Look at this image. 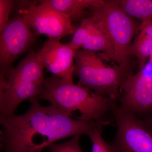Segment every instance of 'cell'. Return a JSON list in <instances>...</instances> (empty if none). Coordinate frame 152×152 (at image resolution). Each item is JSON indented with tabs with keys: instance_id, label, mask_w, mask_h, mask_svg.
I'll list each match as a JSON object with an SVG mask.
<instances>
[{
	"instance_id": "obj_1",
	"label": "cell",
	"mask_w": 152,
	"mask_h": 152,
	"mask_svg": "<svg viewBox=\"0 0 152 152\" xmlns=\"http://www.w3.org/2000/svg\"><path fill=\"white\" fill-rule=\"evenodd\" d=\"M30 101L25 113L0 118L1 145L5 152H42L59 140L88 136L99 124L75 119L51 104L41 105L37 97Z\"/></svg>"
},
{
	"instance_id": "obj_2",
	"label": "cell",
	"mask_w": 152,
	"mask_h": 152,
	"mask_svg": "<svg viewBox=\"0 0 152 152\" xmlns=\"http://www.w3.org/2000/svg\"><path fill=\"white\" fill-rule=\"evenodd\" d=\"M37 99L48 101L56 108L72 117L76 111L77 119L88 122L103 123L104 117L113 111L118 105L115 100L103 97L80 83L55 75L45 79L44 90Z\"/></svg>"
},
{
	"instance_id": "obj_3",
	"label": "cell",
	"mask_w": 152,
	"mask_h": 152,
	"mask_svg": "<svg viewBox=\"0 0 152 152\" xmlns=\"http://www.w3.org/2000/svg\"><path fill=\"white\" fill-rule=\"evenodd\" d=\"M44 68L37 53L32 51L15 69L1 72L0 118L14 115L21 103L42 93Z\"/></svg>"
},
{
	"instance_id": "obj_4",
	"label": "cell",
	"mask_w": 152,
	"mask_h": 152,
	"mask_svg": "<svg viewBox=\"0 0 152 152\" xmlns=\"http://www.w3.org/2000/svg\"><path fill=\"white\" fill-rule=\"evenodd\" d=\"M74 73L79 83L103 97L117 100L120 90L129 74L119 66L106 65L95 52L80 49L75 51Z\"/></svg>"
},
{
	"instance_id": "obj_5",
	"label": "cell",
	"mask_w": 152,
	"mask_h": 152,
	"mask_svg": "<svg viewBox=\"0 0 152 152\" xmlns=\"http://www.w3.org/2000/svg\"><path fill=\"white\" fill-rule=\"evenodd\" d=\"M91 16L103 28L113 47L114 61L128 71L131 48L138 26L123 10L119 1H103L90 10Z\"/></svg>"
},
{
	"instance_id": "obj_6",
	"label": "cell",
	"mask_w": 152,
	"mask_h": 152,
	"mask_svg": "<svg viewBox=\"0 0 152 152\" xmlns=\"http://www.w3.org/2000/svg\"><path fill=\"white\" fill-rule=\"evenodd\" d=\"M18 14L35 35H45L50 39L60 41L73 35L77 28L68 17L42 1L26 4Z\"/></svg>"
},
{
	"instance_id": "obj_7",
	"label": "cell",
	"mask_w": 152,
	"mask_h": 152,
	"mask_svg": "<svg viewBox=\"0 0 152 152\" xmlns=\"http://www.w3.org/2000/svg\"><path fill=\"white\" fill-rule=\"evenodd\" d=\"M113 113L117 131L109 144L112 152H152V129L138 115L118 107Z\"/></svg>"
},
{
	"instance_id": "obj_8",
	"label": "cell",
	"mask_w": 152,
	"mask_h": 152,
	"mask_svg": "<svg viewBox=\"0 0 152 152\" xmlns=\"http://www.w3.org/2000/svg\"><path fill=\"white\" fill-rule=\"evenodd\" d=\"M123 93L118 108L123 111L138 115L152 110V71L140 70L135 74H129L123 83Z\"/></svg>"
},
{
	"instance_id": "obj_9",
	"label": "cell",
	"mask_w": 152,
	"mask_h": 152,
	"mask_svg": "<svg viewBox=\"0 0 152 152\" xmlns=\"http://www.w3.org/2000/svg\"><path fill=\"white\" fill-rule=\"evenodd\" d=\"M35 40V35L18 14L10 20L0 33L1 71L10 69L11 66L23 53L26 51Z\"/></svg>"
},
{
	"instance_id": "obj_10",
	"label": "cell",
	"mask_w": 152,
	"mask_h": 152,
	"mask_svg": "<svg viewBox=\"0 0 152 152\" xmlns=\"http://www.w3.org/2000/svg\"><path fill=\"white\" fill-rule=\"evenodd\" d=\"M75 50L60 41L48 39L37 53L44 68L54 75L73 81Z\"/></svg>"
},
{
	"instance_id": "obj_11",
	"label": "cell",
	"mask_w": 152,
	"mask_h": 152,
	"mask_svg": "<svg viewBox=\"0 0 152 152\" xmlns=\"http://www.w3.org/2000/svg\"><path fill=\"white\" fill-rule=\"evenodd\" d=\"M131 48V56L138 59L140 70L152 55V20L141 22L137 28Z\"/></svg>"
},
{
	"instance_id": "obj_12",
	"label": "cell",
	"mask_w": 152,
	"mask_h": 152,
	"mask_svg": "<svg viewBox=\"0 0 152 152\" xmlns=\"http://www.w3.org/2000/svg\"><path fill=\"white\" fill-rule=\"evenodd\" d=\"M103 0H44L50 6L68 17L71 20L86 18V10L100 4Z\"/></svg>"
},
{
	"instance_id": "obj_13",
	"label": "cell",
	"mask_w": 152,
	"mask_h": 152,
	"mask_svg": "<svg viewBox=\"0 0 152 152\" xmlns=\"http://www.w3.org/2000/svg\"><path fill=\"white\" fill-rule=\"evenodd\" d=\"M98 28L86 41L81 49L95 52L102 51L103 53L102 56L104 55L108 59L114 61V52L113 44L103 28L98 22Z\"/></svg>"
},
{
	"instance_id": "obj_14",
	"label": "cell",
	"mask_w": 152,
	"mask_h": 152,
	"mask_svg": "<svg viewBox=\"0 0 152 152\" xmlns=\"http://www.w3.org/2000/svg\"><path fill=\"white\" fill-rule=\"evenodd\" d=\"M123 11L132 18L141 21L152 20V0H121Z\"/></svg>"
},
{
	"instance_id": "obj_15",
	"label": "cell",
	"mask_w": 152,
	"mask_h": 152,
	"mask_svg": "<svg viewBox=\"0 0 152 152\" xmlns=\"http://www.w3.org/2000/svg\"><path fill=\"white\" fill-rule=\"evenodd\" d=\"M97 21L90 16L81 20L80 26L73 35L68 45L75 50L81 49L83 45L98 28Z\"/></svg>"
},
{
	"instance_id": "obj_16",
	"label": "cell",
	"mask_w": 152,
	"mask_h": 152,
	"mask_svg": "<svg viewBox=\"0 0 152 152\" xmlns=\"http://www.w3.org/2000/svg\"><path fill=\"white\" fill-rule=\"evenodd\" d=\"M110 124V121L101 123L93 128L89 134V137L92 143L91 152H112L109 144L102 136V128Z\"/></svg>"
},
{
	"instance_id": "obj_17",
	"label": "cell",
	"mask_w": 152,
	"mask_h": 152,
	"mask_svg": "<svg viewBox=\"0 0 152 152\" xmlns=\"http://www.w3.org/2000/svg\"><path fill=\"white\" fill-rule=\"evenodd\" d=\"M80 136L77 135L62 143L52 144L48 147L50 152H83L80 145Z\"/></svg>"
},
{
	"instance_id": "obj_18",
	"label": "cell",
	"mask_w": 152,
	"mask_h": 152,
	"mask_svg": "<svg viewBox=\"0 0 152 152\" xmlns=\"http://www.w3.org/2000/svg\"><path fill=\"white\" fill-rule=\"evenodd\" d=\"M11 0H0V33L2 32L10 20L9 16L13 6Z\"/></svg>"
},
{
	"instance_id": "obj_19",
	"label": "cell",
	"mask_w": 152,
	"mask_h": 152,
	"mask_svg": "<svg viewBox=\"0 0 152 152\" xmlns=\"http://www.w3.org/2000/svg\"><path fill=\"white\" fill-rule=\"evenodd\" d=\"M139 116L152 129V112L142 115Z\"/></svg>"
},
{
	"instance_id": "obj_20",
	"label": "cell",
	"mask_w": 152,
	"mask_h": 152,
	"mask_svg": "<svg viewBox=\"0 0 152 152\" xmlns=\"http://www.w3.org/2000/svg\"><path fill=\"white\" fill-rule=\"evenodd\" d=\"M151 112H152V110L151 112H150V113H151Z\"/></svg>"
}]
</instances>
